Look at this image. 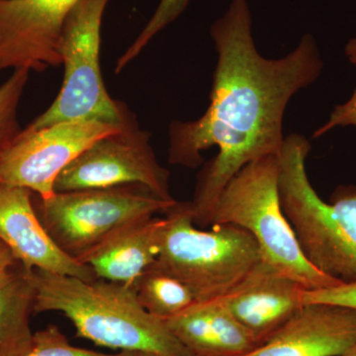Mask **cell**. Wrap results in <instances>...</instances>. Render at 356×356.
I'll return each instance as SVG.
<instances>
[{
	"label": "cell",
	"mask_w": 356,
	"mask_h": 356,
	"mask_svg": "<svg viewBox=\"0 0 356 356\" xmlns=\"http://www.w3.org/2000/svg\"><path fill=\"white\" fill-rule=\"evenodd\" d=\"M34 311L60 312L74 324L77 337L121 351L161 356H194L149 314L134 285L33 270Z\"/></svg>",
	"instance_id": "2"
},
{
	"label": "cell",
	"mask_w": 356,
	"mask_h": 356,
	"mask_svg": "<svg viewBox=\"0 0 356 356\" xmlns=\"http://www.w3.org/2000/svg\"><path fill=\"white\" fill-rule=\"evenodd\" d=\"M134 287L140 305L161 320L177 315L195 302L186 285L154 264L140 274Z\"/></svg>",
	"instance_id": "17"
},
{
	"label": "cell",
	"mask_w": 356,
	"mask_h": 356,
	"mask_svg": "<svg viewBox=\"0 0 356 356\" xmlns=\"http://www.w3.org/2000/svg\"><path fill=\"white\" fill-rule=\"evenodd\" d=\"M311 144L305 136L285 137L280 156L281 208L304 257L341 283L356 281V185L337 187L325 203L306 170Z\"/></svg>",
	"instance_id": "3"
},
{
	"label": "cell",
	"mask_w": 356,
	"mask_h": 356,
	"mask_svg": "<svg viewBox=\"0 0 356 356\" xmlns=\"http://www.w3.org/2000/svg\"><path fill=\"white\" fill-rule=\"evenodd\" d=\"M356 343V309L303 304L266 343L245 356H339Z\"/></svg>",
	"instance_id": "12"
},
{
	"label": "cell",
	"mask_w": 356,
	"mask_h": 356,
	"mask_svg": "<svg viewBox=\"0 0 356 356\" xmlns=\"http://www.w3.org/2000/svg\"><path fill=\"white\" fill-rule=\"evenodd\" d=\"M151 137L131 114L120 131L95 140L65 166L56 179L54 191L142 184L159 198L175 201L170 193V170L159 163Z\"/></svg>",
	"instance_id": "8"
},
{
	"label": "cell",
	"mask_w": 356,
	"mask_h": 356,
	"mask_svg": "<svg viewBox=\"0 0 356 356\" xmlns=\"http://www.w3.org/2000/svg\"><path fill=\"white\" fill-rule=\"evenodd\" d=\"M218 54L210 104L197 120H175L168 129L170 165L197 168L202 152L217 147L203 165L191 202L194 224L209 227L225 187L236 173L264 156H280L284 144L283 120L293 96L315 83L324 62L317 42L305 34L280 58L257 51L248 0H232L210 28Z\"/></svg>",
	"instance_id": "1"
},
{
	"label": "cell",
	"mask_w": 356,
	"mask_h": 356,
	"mask_svg": "<svg viewBox=\"0 0 356 356\" xmlns=\"http://www.w3.org/2000/svg\"><path fill=\"white\" fill-rule=\"evenodd\" d=\"M339 356H356V343L353 344L350 348H348L346 353Z\"/></svg>",
	"instance_id": "25"
},
{
	"label": "cell",
	"mask_w": 356,
	"mask_h": 356,
	"mask_svg": "<svg viewBox=\"0 0 356 356\" xmlns=\"http://www.w3.org/2000/svg\"><path fill=\"white\" fill-rule=\"evenodd\" d=\"M344 53H346V58H348L351 64L356 67V35L346 44Z\"/></svg>",
	"instance_id": "24"
},
{
	"label": "cell",
	"mask_w": 356,
	"mask_h": 356,
	"mask_svg": "<svg viewBox=\"0 0 356 356\" xmlns=\"http://www.w3.org/2000/svg\"><path fill=\"white\" fill-rule=\"evenodd\" d=\"M165 214L153 264L186 285L196 302L224 297L262 261L254 236L240 227L196 228L189 201Z\"/></svg>",
	"instance_id": "4"
},
{
	"label": "cell",
	"mask_w": 356,
	"mask_h": 356,
	"mask_svg": "<svg viewBox=\"0 0 356 356\" xmlns=\"http://www.w3.org/2000/svg\"><path fill=\"white\" fill-rule=\"evenodd\" d=\"M348 126L356 127V86L350 99L343 104L337 105L334 107L330 115L329 121L315 131L313 138L317 139L332 131V129L348 127Z\"/></svg>",
	"instance_id": "22"
},
{
	"label": "cell",
	"mask_w": 356,
	"mask_h": 356,
	"mask_svg": "<svg viewBox=\"0 0 356 356\" xmlns=\"http://www.w3.org/2000/svg\"><path fill=\"white\" fill-rule=\"evenodd\" d=\"M165 322L194 356H245L261 346L219 299L195 301Z\"/></svg>",
	"instance_id": "14"
},
{
	"label": "cell",
	"mask_w": 356,
	"mask_h": 356,
	"mask_svg": "<svg viewBox=\"0 0 356 356\" xmlns=\"http://www.w3.org/2000/svg\"><path fill=\"white\" fill-rule=\"evenodd\" d=\"M146 356H161V355H153V353H147V355Z\"/></svg>",
	"instance_id": "26"
},
{
	"label": "cell",
	"mask_w": 356,
	"mask_h": 356,
	"mask_svg": "<svg viewBox=\"0 0 356 356\" xmlns=\"http://www.w3.org/2000/svg\"><path fill=\"white\" fill-rule=\"evenodd\" d=\"M121 129L99 121L65 122L40 129L27 126L0 154V184L29 189L44 200L50 198L65 166L95 140Z\"/></svg>",
	"instance_id": "9"
},
{
	"label": "cell",
	"mask_w": 356,
	"mask_h": 356,
	"mask_svg": "<svg viewBox=\"0 0 356 356\" xmlns=\"http://www.w3.org/2000/svg\"><path fill=\"white\" fill-rule=\"evenodd\" d=\"M16 261L11 250L0 241V275L10 270Z\"/></svg>",
	"instance_id": "23"
},
{
	"label": "cell",
	"mask_w": 356,
	"mask_h": 356,
	"mask_svg": "<svg viewBox=\"0 0 356 356\" xmlns=\"http://www.w3.org/2000/svg\"><path fill=\"white\" fill-rule=\"evenodd\" d=\"M110 0H81L65 20L58 44L64 81L51 106L28 127L76 121L123 126L131 112L110 97L100 67L103 14Z\"/></svg>",
	"instance_id": "6"
},
{
	"label": "cell",
	"mask_w": 356,
	"mask_h": 356,
	"mask_svg": "<svg viewBox=\"0 0 356 356\" xmlns=\"http://www.w3.org/2000/svg\"><path fill=\"white\" fill-rule=\"evenodd\" d=\"M189 2L191 0H159L158 7L151 19L140 31L134 43L117 60L115 72L120 74L122 70L142 53L156 35L175 22L184 13Z\"/></svg>",
	"instance_id": "19"
},
{
	"label": "cell",
	"mask_w": 356,
	"mask_h": 356,
	"mask_svg": "<svg viewBox=\"0 0 356 356\" xmlns=\"http://www.w3.org/2000/svg\"><path fill=\"white\" fill-rule=\"evenodd\" d=\"M81 0H0V72H44L62 65L58 44L72 9Z\"/></svg>",
	"instance_id": "10"
},
{
	"label": "cell",
	"mask_w": 356,
	"mask_h": 356,
	"mask_svg": "<svg viewBox=\"0 0 356 356\" xmlns=\"http://www.w3.org/2000/svg\"><path fill=\"white\" fill-rule=\"evenodd\" d=\"M165 218L149 217L126 225L81 259L96 277L134 285L156 261Z\"/></svg>",
	"instance_id": "15"
},
{
	"label": "cell",
	"mask_w": 356,
	"mask_h": 356,
	"mask_svg": "<svg viewBox=\"0 0 356 356\" xmlns=\"http://www.w3.org/2000/svg\"><path fill=\"white\" fill-rule=\"evenodd\" d=\"M147 353L140 351L124 350L116 355L96 353L72 346L65 334L55 325L33 334L29 350L20 356H146Z\"/></svg>",
	"instance_id": "20"
},
{
	"label": "cell",
	"mask_w": 356,
	"mask_h": 356,
	"mask_svg": "<svg viewBox=\"0 0 356 356\" xmlns=\"http://www.w3.org/2000/svg\"><path fill=\"white\" fill-rule=\"evenodd\" d=\"M31 70H14L10 77L0 86V154L21 132L18 107Z\"/></svg>",
	"instance_id": "18"
},
{
	"label": "cell",
	"mask_w": 356,
	"mask_h": 356,
	"mask_svg": "<svg viewBox=\"0 0 356 356\" xmlns=\"http://www.w3.org/2000/svg\"><path fill=\"white\" fill-rule=\"evenodd\" d=\"M305 290L261 261L219 300L262 344L303 306Z\"/></svg>",
	"instance_id": "13"
},
{
	"label": "cell",
	"mask_w": 356,
	"mask_h": 356,
	"mask_svg": "<svg viewBox=\"0 0 356 356\" xmlns=\"http://www.w3.org/2000/svg\"><path fill=\"white\" fill-rule=\"evenodd\" d=\"M334 304L356 309V281L322 289L305 290L303 304Z\"/></svg>",
	"instance_id": "21"
},
{
	"label": "cell",
	"mask_w": 356,
	"mask_h": 356,
	"mask_svg": "<svg viewBox=\"0 0 356 356\" xmlns=\"http://www.w3.org/2000/svg\"><path fill=\"white\" fill-rule=\"evenodd\" d=\"M29 189L0 184V241L11 250L26 273H47L97 280L92 269L65 254L40 221Z\"/></svg>",
	"instance_id": "11"
},
{
	"label": "cell",
	"mask_w": 356,
	"mask_h": 356,
	"mask_svg": "<svg viewBox=\"0 0 356 356\" xmlns=\"http://www.w3.org/2000/svg\"><path fill=\"white\" fill-rule=\"evenodd\" d=\"M32 273L24 268L0 275V356H20L29 350L33 334L29 315L34 310Z\"/></svg>",
	"instance_id": "16"
},
{
	"label": "cell",
	"mask_w": 356,
	"mask_h": 356,
	"mask_svg": "<svg viewBox=\"0 0 356 356\" xmlns=\"http://www.w3.org/2000/svg\"><path fill=\"white\" fill-rule=\"evenodd\" d=\"M280 156H264L243 166L229 180L211 215L209 226L232 224L248 231L261 259L307 290L341 282L317 270L302 254L296 236L281 208Z\"/></svg>",
	"instance_id": "5"
},
{
	"label": "cell",
	"mask_w": 356,
	"mask_h": 356,
	"mask_svg": "<svg viewBox=\"0 0 356 356\" xmlns=\"http://www.w3.org/2000/svg\"><path fill=\"white\" fill-rule=\"evenodd\" d=\"M36 198L33 196L35 210L51 240L79 262L126 225L165 213L177 202L159 198L142 184L56 192L44 200Z\"/></svg>",
	"instance_id": "7"
}]
</instances>
